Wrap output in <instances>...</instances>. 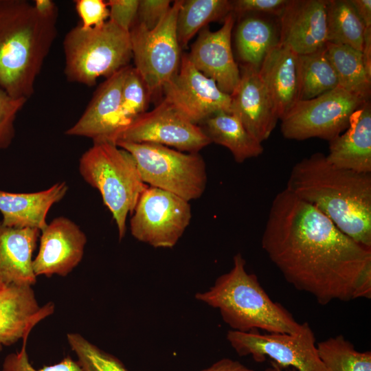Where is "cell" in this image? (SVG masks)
Returning <instances> with one entry per match:
<instances>
[{
	"label": "cell",
	"mask_w": 371,
	"mask_h": 371,
	"mask_svg": "<svg viewBox=\"0 0 371 371\" xmlns=\"http://www.w3.org/2000/svg\"><path fill=\"white\" fill-rule=\"evenodd\" d=\"M366 102L337 87L316 98L299 100L281 120V132L289 139L316 137L330 142L346 130L352 114Z\"/></svg>",
	"instance_id": "cell-9"
},
{
	"label": "cell",
	"mask_w": 371,
	"mask_h": 371,
	"mask_svg": "<svg viewBox=\"0 0 371 371\" xmlns=\"http://www.w3.org/2000/svg\"><path fill=\"white\" fill-rule=\"evenodd\" d=\"M150 100L144 82L136 69L131 66L122 91L119 131L146 112Z\"/></svg>",
	"instance_id": "cell-32"
},
{
	"label": "cell",
	"mask_w": 371,
	"mask_h": 371,
	"mask_svg": "<svg viewBox=\"0 0 371 371\" xmlns=\"http://www.w3.org/2000/svg\"><path fill=\"white\" fill-rule=\"evenodd\" d=\"M285 188L355 241L371 247V173L335 167L326 155L315 153L295 163Z\"/></svg>",
	"instance_id": "cell-2"
},
{
	"label": "cell",
	"mask_w": 371,
	"mask_h": 371,
	"mask_svg": "<svg viewBox=\"0 0 371 371\" xmlns=\"http://www.w3.org/2000/svg\"><path fill=\"white\" fill-rule=\"evenodd\" d=\"M181 0L175 1L153 30L135 21L129 32L134 68L150 98L162 93L165 85L177 73L181 47L177 35V19Z\"/></svg>",
	"instance_id": "cell-8"
},
{
	"label": "cell",
	"mask_w": 371,
	"mask_h": 371,
	"mask_svg": "<svg viewBox=\"0 0 371 371\" xmlns=\"http://www.w3.org/2000/svg\"><path fill=\"white\" fill-rule=\"evenodd\" d=\"M235 14H229L216 31L207 26L200 30L196 41L188 54L193 65L205 76L212 79L223 92L232 95L240 78L231 45Z\"/></svg>",
	"instance_id": "cell-14"
},
{
	"label": "cell",
	"mask_w": 371,
	"mask_h": 371,
	"mask_svg": "<svg viewBox=\"0 0 371 371\" xmlns=\"http://www.w3.org/2000/svg\"><path fill=\"white\" fill-rule=\"evenodd\" d=\"M63 50L67 80L88 87L129 65L133 58L129 32L109 19L96 27L72 28L64 38Z\"/></svg>",
	"instance_id": "cell-6"
},
{
	"label": "cell",
	"mask_w": 371,
	"mask_h": 371,
	"mask_svg": "<svg viewBox=\"0 0 371 371\" xmlns=\"http://www.w3.org/2000/svg\"><path fill=\"white\" fill-rule=\"evenodd\" d=\"M361 53L366 70L371 77V27L366 28Z\"/></svg>",
	"instance_id": "cell-42"
},
{
	"label": "cell",
	"mask_w": 371,
	"mask_h": 371,
	"mask_svg": "<svg viewBox=\"0 0 371 371\" xmlns=\"http://www.w3.org/2000/svg\"><path fill=\"white\" fill-rule=\"evenodd\" d=\"M366 27L350 0H328L327 43L361 51Z\"/></svg>",
	"instance_id": "cell-28"
},
{
	"label": "cell",
	"mask_w": 371,
	"mask_h": 371,
	"mask_svg": "<svg viewBox=\"0 0 371 371\" xmlns=\"http://www.w3.org/2000/svg\"><path fill=\"white\" fill-rule=\"evenodd\" d=\"M135 161L144 183L188 201L200 198L206 188L205 161L199 153H190L153 143L119 142Z\"/></svg>",
	"instance_id": "cell-7"
},
{
	"label": "cell",
	"mask_w": 371,
	"mask_h": 371,
	"mask_svg": "<svg viewBox=\"0 0 371 371\" xmlns=\"http://www.w3.org/2000/svg\"><path fill=\"white\" fill-rule=\"evenodd\" d=\"M366 28L371 27V1L350 0Z\"/></svg>",
	"instance_id": "cell-41"
},
{
	"label": "cell",
	"mask_w": 371,
	"mask_h": 371,
	"mask_svg": "<svg viewBox=\"0 0 371 371\" xmlns=\"http://www.w3.org/2000/svg\"><path fill=\"white\" fill-rule=\"evenodd\" d=\"M245 265L243 255L236 254L231 270L220 276L207 291L197 293L196 299L218 309L223 321L232 330L298 332L302 324L283 306L270 298L257 276L246 271Z\"/></svg>",
	"instance_id": "cell-4"
},
{
	"label": "cell",
	"mask_w": 371,
	"mask_h": 371,
	"mask_svg": "<svg viewBox=\"0 0 371 371\" xmlns=\"http://www.w3.org/2000/svg\"><path fill=\"white\" fill-rule=\"evenodd\" d=\"M211 142L227 148L238 164L259 157L264 148L232 113L218 111L199 124Z\"/></svg>",
	"instance_id": "cell-24"
},
{
	"label": "cell",
	"mask_w": 371,
	"mask_h": 371,
	"mask_svg": "<svg viewBox=\"0 0 371 371\" xmlns=\"http://www.w3.org/2000/svg\"><path fill=\"white\" fill-rule=\"evenodd\" d=\"M139 0H109V20L129 32L137 19Z\"/></svg>",
	"instance_id": "cell-37"
},
{
	"label": "cell",
	"mask_w": 371,
	"mask_h": 371,
	"mask_svg": "<svg viewBox=\"0 0 371 371\" xmlns=\"http://www.w3.org/2000/svg\"><path fill=\"white\" fill-rule=\"evenodd\" d=\"M317 348L325 371H371V352L357 350L341 335L320 341Z\"/></svg>",
	"instance_id": "cell-30"
},
{
	"label": "cell",
	"mask_w": 371,
	"mask_h": 371,
	"mask_svg": "<svg viewBox=\"0 0 371 371\" xmlns=\"http://www.w3.org/2000/svg\"><path fill=\"white\" fill-rule=\"evenodd\" d=\"M328 3V0H289L278 18L280 43L298 55L324 47Z\"/></svg>",
	"instance_id": "cell-16"
},
{
	"label": "cell",
	"mask_w": 371,
	"mask_h": 371,
	"mask_svg": "<svg viewBox=\"0 0 371 371\" xmlns=\"http://www.w3.org/2000/svg\"><path fill=\"white\" fill-rule=\"evenodd\" d=\"M165 99L192 122L199 125L218 111H230L231 95L200 72L183 54L176 75L163 88Z\"/></svg>",
	"instance_id": "cell-13"
},
{
	"label": "cell",
	"mask_w": 371,
	"mask_h": 371,
	"mask_svg": "<svg viewBox=\"0 0 371 371\" xmlns=\"http://www.w3.org/2000/svg\"><path fill=\"white\" fill-rule=\"evenodd\" d=\"M261 245L285 280L322 305L371 297V247L286 188L272 201Z\"/></svg>",
	"instance_id": "cell-1"
},
{
	"label": "cell",
	"mask_w": 371,
	"mask_h": 371,
	"mask_svg": "<svg viewBox=\"0 0 371 371\" xmlns=\"http://www.w3.org/2000/svg\"><path fill=\"white\" fill-rule=\"evenodd\" d=\"M119 142L153 143L190 153L212 143L199 125L165 99L122 128L112 139L115 144Z\"/></svg>",
	"instance_id": "cell-12"
},
{
	"label": "cell",
	"mask_w": 371,
	"mask_h": 371,
	"mask_svg": "<svg viewBox=\"0 0 371 371\" xmlns=\"http://www.w3.org/2000/svg\"><path fill=\"white\" fill-rule=\"evenodd\" d=\"M27 100L14 98L0 87V150L8 148L15 135L14 122Z\"/></svg>",
	"instance_id": "cell-34"
},
{
	"label": "cell",
	"mask_w": 371,
	"mask_h": 371,
	"mask_svg": "<svg viewBox=\"0 0 371 371\" xmlns=\"http://www.w3.org/2000/svg\"><path fill=\"white\" fill-rule=\"evenodd\" d=\"M201 371H254L238 361L223 358Z\"/></svg>",
	"instance_id": "cell-39"
},
{
	"label": "cell",
	"mask_w": 371,
	"mask_h": 371,
	"mask_svg": "<svg viewBox=\"0 0 371 371\" xmlns=\"http://www.w3.org/2000/svg\"><path fill=\"white\" fill-rule=\"evenodd\" d=\"M326 52L336 73L339 87L369 101L371 77L368 74L361 51L344 45L326 43Z\"/></svg>",
	"instance_id": "cell-26"
},
{
	"label": "cell",
	"mask_w": 371,
	"mask_h": 371,
	"mask_svg": "<svg viewBox=\"0 0 371 371\" xmlns=\"http://www.w3.org/2000/svg\"><path fill=\"white\" fill-rule=\"evenodd\" d=\"M265 371H281V368L273 361L271 362V366L267 368Z\"/></svg>",
	"instance_id": "cell-43"
},
{
	"label": "cell",
	"mask_w": 371,
	"mask_h": 371,
	"mask_svg": "<svg viewBox=\"0 0 371 371\" xmlns=\"http://www.w3.org/2000/svg\"><path fill=\"white\" fill-rule=\"evenodd\" d=\"M289 0H235L231 1L232 12L236 14L262 13L279 18Z\"/></svg>",
	"instance_id": "cell-36"
},
{
	"label": "cell",
	"mask_w": 371,
	"mask_h": 371,
	"mask_svg": "<svg viewBox=\"0 0 371 371\" xmlns=\"http://www.w3.org/2000/svg\"><path fill=\"white\" fill-rule=\"evenodd\" d=\"M130 221L132 236L155 248H172L192 218L190 202L155 187L140 194Z\"/></svg>",
	"instance_id": "cell-11"
},
{
	"label": "cell",
	"mask_w": 371,
	"mask_h": 371,
	"mask_svg": "<svg viewBox=\"0 0 371 371\" xmlns=\"http://www.w3.org/2000/svg\"><path fill=\"white\" fill-rule=\"evenodd\" d=\"M240 74L239 84L230 95V111L262 144L271 135L279 117L258 70L243 65Z\"/></svg>",
	"instance_id": "cell-18"
},
{
	"label": "cell",
	"mask_w": 371,
	"mask_h": 371,
	"mask_svg": "<svg viewBox=\"0 0 371 371\" xmlns=\"http://www.w3.org/2000/svg\"><path fill=\"white\" fill-rule=\"evenodd\" d=\"M38 16L44 19L58 16V8L52 0H35L32 4Z\"/></svg>",
	"instance_id": "cell-40"
},
{
	"label": "cell",
	"mask_w": 371,
	"mask_h": 371,
	"mask_svg": "<svg viewBox=\"0 0 371 371\" xmlns=\"http://www.w3.org/2000/svg\"><path fill=\"white\" fill-rule=\"evenodd\" d=\"M232 12L228 0H181L177 19V35L181 48L208 23L223 20Z\"/></svg>",
	"instance_id": "cell-27"
},
{
	"label": "cell",
	"mask_w": 371,
	"mask_h": 371,
	"mask_svg": "<svg viewBox=\"0 0 371 371\" xmlns=\"http://www.w3.org/2000/svg\"><path fill=\"white\" fill-rule=\"evenodd\" d=\"M67 339L84 371H128L120 359L100 349L80 334L68 333Z\"/></svg>",
	"instance_id": "cell-31"
},
{
	"label": "cell",
	"mask_w": 371,
	"mask_h": 371,
	"mask_svg": "<svg viewBox=\"0 0 371 371\" xmlns=\"http://www.w3.org/2000/svg\"><path fill=\"white\" fill-rule=\"evenodd\" d=\"M68 190L64 181L34 192H11L0 190L1 223L15 228H32L41 232L47 225L52 205L63 199Z\"/></svg>",
	"instance_id": "cell-22"
},
{
	"label": "cell",
	"mask_w": 371,
	"mask_h": 371,
	"mask_svg": "<svg viewBox=\"0 0 371 371\" xmlns=\"http://www.w3.org/2000/svg\"><path fill=\"white\" fill-rule=\"evenodd\" d=\"M57 17L44 19L25 0H0V87L27 100L57 34Z\"/></svg>",
	"instance_id": "cell-3"
},
{
	"label": "cell",
	"mask_w": 371,
	"mask_h": 371,
	"mask_svg": "<svg viewBox=\"0 0 371 371\" xmlns=\"http://www.w3.org/2000/svg\"><path fill=\"white\" fill-rule=\"evenodd\" d=\"M41 231L15 228L0 221V284L34 285L33 254Z\"/></svg>",
	"instance_id": "cell-23"
},
{
	"label": "cell",
	"mask_w": 371,
	"mask_h": 371,
	"mask_svg": "<svg viewBox=\"0 0 371 371\" xmlns=\"http://www.w3.org/2000/svg\"><path fill=\"white\" fill-rule=\"evenodd\" d=\"M227 339L238 355H251L258 363L268 357L280 368L292 367L297 371H325L314 333L308 322L302 324L300 330L293 334H260L258 330H230Z\"/></svg>",
	"instance_id": "cell-10"
},
{
	"label": "cell",
	"mask_w": 371,
	"mask_h": 371,
	"mask_svg": "<svg viewBox=\"0 0 371 371\" xmlns=\"http://www.w3.org/2000/svg\"><path fill=\"white\" fill-rule=\"evenodd\" d=\"M258 73L281 120L300 99V55L279 42L267 54Z\"/></svg>",
	"instance_id": "cell-20"
},
{
	"label": "cell",
	"mask_w": 371,
	"mask_h": 371,
	"mask_svg": "<svg viewBox=\"0 0 371 371\" xmlns=\"http://www.w3.org/2000/svg\"><path fill=\"white\" fill-rule=\"evenodd\" d=\"M75 8L85 29L101 26L109 19L107 3L103 0H76Z\"/></svg>",
	"instance_id": "cell-35"
},
{
	"label": "cell",
	"mask_w": 371,
	"mask_h": 371,
	"mask_svg": "<svg viewBox=\"0 0 371 371\" xmlns=\"http://www.w3.org/2000/svg\"><path fill=\"white\" fill-rule=\"evenodd\" d=\"M131 67L128 65L100 84L78 121L65 134L86 137L97 142H110L120 128V113L123 85Z\"/></svg>",
	"instance_id": "cell-17"
},
{
	"label": "cell",
	"mask_w": 371,
	"mask_h": 371,
	"mask_svg": "<svg viewBox=\"0 0 371 371\" xmlns=\"http://www.w3.org/2000/svg\"><path fill=\"white\" fill-rule=\"evenodd\" d=\"M54 310L52 302L39 306L31 285L0 284V344L10 346L29 335Z\"/></svg>",
	"instance_id": "cell-19"
},
{
	"label": "cell",
	"mask_w": 371,
	"mask_h": 371,
	"mask_svg": "<svg viewBox=\"0 0 371 371\" xmlns=\"http://www.w3.org/2000/svg\"><path fill=\"white\" fill-rule=\"evenodd\" d=\"M2 348H3V346H1V345L0 344V351L2 350Z\"/></svg>",
	"instance_id": "cell-44"
},
{
	"label": "cell",
	"mask_w": 371,
	"mask_h": 371,
	"mask_svg": "<svg viewBox=\"0 0 371 371\" xmlns=\"http://www.w3.org/2000/svg\"><path fill=\"white\" fill-rule=\"evenodd\" d=\"M327 161L335 167L371 173V105L365 102L350 116L349 125L329 142Z\"/></svg>",
	"instance_id": "cell-21"
},
{
	"label": "cell",
	"mask_w": 371,
	"mask_h": 371,
	"mask_svg": "<svg viewBox=\"0 0 371 371\" xmlns=\"http://www.w3.org/2000/svg\"><path fill=\"white\" fill-rule=\"evenodd\" d=\"M86 243L85 234L74 222L55 218L41 232L32 263L36 276H67L81 262Z\"/></svg>",
	"instance_id": "cell-15"
},
{
	"label": "cell",
	"mask_w": 371,
	"mask_h": 371,
	"mask_svg": "<svg viewBox=\"0 0 371 371\" xmlns=\"http://www.w3.org/2000/svg\"><path fill=\"white\" fill-rule=\"evenodd\" d=\"M279 41V25L257 15L249 16L241 20L235 36L236 47L243 65L257 70L267 54Z\"/></svg>",
	"instance_id": "cell-25"
},
{
	"label": "cell",
	"mask_w": 371,
	"mask_h": 371,
	"mask_svg": "<svg viewBox=\"0 0 371 371\" xmlns=\"http://www.w3.org/2000/svg\"><path fill=\"white\" fill-rule=\"evenodd\" d=\"M78 168L83 179L99 191L122 240L126 232L127 216L148 186L133 156L112 142H93L80 157Z\"/></svg>",
	"instance_id": "cell-5"
},
{
	"label": "cell",
	"mask_w": 371,
	"mask_h": 371,
	"mask_svg": "<svg viewBox=\"0 0 371 371\" xmlns=\"http://www.w3.org/2000/svg\"><path fill=\"white\" fill-rule=\"evenodd\" d=\"M300 82L299 100L316 98L339 87L325 47L311 54L300 55Z\"/></svg>",
	"instance_id": "cell-29"
},
{
	"label": "cell",
	"mask_w": 371,
	"mask_h": 371,
	"mask_svg": "<svg viewBox=\"0 0 371 371\" xmlns=\"http://www.w3.org/2000/svg\"><path fill=\"white\" fill-rule=\"evenodd\" d=\"M168 0H139L136 22L148 30L154 29L172 5Z\"/></svg>",
	"instance_id": "cell-38"
},
{
	"label": "cell",
	"mask_w": 371,
	"mask_h": 371,
	"mask_svg": "<svg viewBox=\"0 0 371 371\" xmlns=\"http://www.w3.org/2000/svg\"><path fill=\"white\" fill-rule=\"evenodd\" d=\"M28 335L23 339L20 351L7 355L3 362L2 371H84L78 361L67 356L58 363L36 369L29 361L26 351Z\"/></svg>",
	"instance_id": "cell-33"
}]
</instances>
